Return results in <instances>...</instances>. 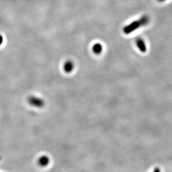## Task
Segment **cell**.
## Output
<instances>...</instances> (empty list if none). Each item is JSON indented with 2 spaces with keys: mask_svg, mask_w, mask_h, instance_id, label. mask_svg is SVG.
<instances>
[{
  "mask_svg": "<svg viewBox=\"0 0 172 172\" xmlns=\"http://www.w3.org/2000/svg\"><path fill=\"white\" fill-rule=\"evenodd\" d=\"M149 17L147 15H144L138 20L131 22L129 25L125 26L123 28V31L125 34H129L139 28L146 26L149 22Z\"/></svg>",
  "mask_w": 172,
  "mask_h": 172,
  "instance_id": "6da1fadb",
  "label": "cell"
},
{
  "mask_svg": "<svg viewBox=\"0 0 172 172\" xmlns=\"http://www.w3.org/2000/svg\"><path fill=\"white\" fill-rule=\"evenodd\" d=\"M28 101L31 105L35 106L37 108H41L44 105V101L40 98L37 97H30Z\"/></svg>",
  "mask_w": 172,
  "mask_h": 172,
  "instance_id": "7a4b0ae2",
  "label": "cell"
},
{
  "mask_svg": "<svg viewBox=\"0 0 172 172\" xmlns=\"http://www.w3.org/2000/svg\"><path fill=\"white\" fill-rule=\"evenodd\" d=\"M136 45L137 47L142 53H146L147 49V46L145 44V42L144 40L141 38H137L136 40Z\"/></svg>",
  "mask_w": 172,
  "mask_h": 172,
  "instance_id": "3957f363",
  "label": "cell"
},
{
  "mask_svg": "<svg viewBox=\"0 0 172 172\" xmlns=\"http://www.w3.org/2000/svg\"><path fill=\"white\" fill-rule=\"evenodd\" d=\"M64 71L67 73H70L73 71L74 68V65L72 61L71 60H67L65 62L64 65Z\"/></svg>",
  "mask_w": 172,
  "mask_h": 172,
  "instance_id": "277c9868",
  "label": "cell"
},
{
  "mask_svg": "<svg viewBox=\"0 0 172 172\" xmlns=\"http://www.w3.org/2000/svg\"><path fill=\"white\" fill-rule=\"evenodd\" d=\"M38 163L40 166L45 167L49 163V158L47 156H42L38 161Z\"/></svg>",
  "mask_w": 172,
  "mask_h": 172,
  "instance_id": "5b68a950",
  "label": "cell"
},
{
  "mask_svg": "<svg viewBox=\"0 0 172 172\" xmlns=\"http://www.w3.org/2000/svg\"><path fill=\"white\" fill-rule=\"evenodd\" d=\"M92 49L93 53L97 55H99L103 51V46L99 43H97L93 45Z\"/></svg>",
  "mask_w": 172,
  "mask_h": 172,
  "instance_id": "8992f818",
  "label": "cell"
},
{
  "mask_svg": "<svg viewBox=\"0 0 172 172\" xmlns=\"http://www.w3.org/2000/svg\"><path fill=\"white\" fill-rule=\"evenodd\" d=\"M3 41V38L2 36L0 35V45L2 44Z\"/></svg>",
  "mask_w": 172,
  "mask_h": 172,
  "instance_id": "52a82bcc",
  "label": "cell"
},
{
  "mask_svg": "<svg viewBox=\"0 0 172 172\" xmlns=\"http://www.w3.org/2000/svg\"><path fill=\"white\" fill-rule=\"evenodd\" d=\"M154 171H155V172H156V171H158V172H159V171H160V170L158 169H158H155V170H154Z\"/></svg>",
  "mask_w": 172,
  "mask_h": 172,
  "instance_id": "ba28073f",
  "label": "cell"
},
{
  "mask_svg": "<svg viewBox=\"0 0 172 172\" xmlns=\"http://www.w3.org/2000/svg\"><path fill=\"white\" fill-rule=\"evenodd\" d=\"M158 1H160V2H163V1H166V0H158Z\"/></svg>",
  "mask_w": 172,
  "mask_h": 172,
  "instance_id": "9c48e42d",
  "label": "cell"
}]
</instances>
